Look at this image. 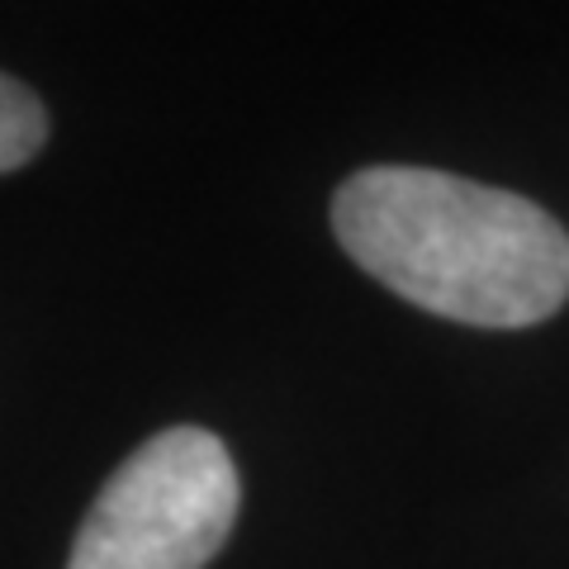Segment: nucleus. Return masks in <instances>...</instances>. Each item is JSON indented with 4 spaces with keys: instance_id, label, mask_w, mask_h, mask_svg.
<instances>
[{
    "instance_id": "nucleus-3",
    "label": "nucleus",
    "mask_w": 569,
    "mask_h": 569,
    "mask_svg": "<svg viewBox=\"0 0 569 569\" xmlns=\"http://www.w3.org/2000/svg\"><path fill=\"white\" fill-rule=\"evenodd\" d=\"M48 142V114L39 96L0 71V176L39 157Z\"/></svg>"
},
{
    "instance_id": "nucleus-2",
    "label": "nucleus",
    "mask_w": 569,
    "mask_h": 569,
    "mask_svg": "<svg viewBox=\"0 0 569 569\" xmlns=\"http://www.w3.org/2000/svg\"><path fill=\"white\" fill-rule=\"evenodd\" d=\"M233 456L204 427H167L110 475L67 569H209L238 522Z\"/></svg>"
},
{
    "instance_id": "nucleus-1",
    "label": "nucleus",
    "mask_w": 569,
    "mask_h": 569,
    "mask_svg": "<svg viewBox=\"0 0 569 569\" xmlns=\"http://www.w3.org/2000/svg\"><path fill=\"white\" fill-rule=\"evenodd\" d=\"M332 228L361 271L451 323L531 328L569 299V233L512 190L366 167L337 190Z\"/></svg>"
}]
</instances>
